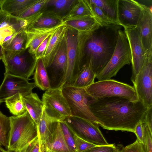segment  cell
<instances>
[{
  "label": "cell",
  "mask_w": 152,
  "mask_h": 152,
  "mask_svg": "<svg viewBox=\"0 0 152 152\" xmlns=\"http://www.w3.org/2000/svg\"><path fill=\"white\" fill-rule=\"evenodd\" d=\"M3 80L0 86V102L19 93L23 97L32 92L36 86L35 83H29L24 78L7 74H4Z\"/></svg>",
  "instance_id": "15"
},
{
  "label": "cell",
  "mask_w": 152,
  "mask_h": 152,
  "mask_svg": "<svg viewBox=\"0 0 152 152\" xmlns=\"http://www.w3.org/2000/svg\"><path fill=\"white\" fill-rule=\"evenodd\" d=\"M124 33L128 42L131 54L133 82L142 67L147 56L142 44L137 27H126Z\"/></svg>",
  "instance_id": "12"
},
{
  "label": "cell",
  "mask_w": 152,
  "mask_h": 152,
  "mask_svg": "<svg viewBox=\"0 0 152 152\" xmlns=\"http://www.w3.org/2000/svg\"><path fill=\"white\" fill-rule=\"evenodd\" d=\"M1 102H0V103H1Z\"/></svg>",
  "instance_id": "52"
},
{
  "label": "cell",
  "mask_w": 152,
  "mask_h": 152,
  "mask_svg": "<svg viewBox=\"0 0 152 152\" xmlns=\"http://www.w3.org/2000/svg\"><path fill=\"white\" fill-rule=\"evenodd\" d=\"M77 32L67 26L65 36L66 46L67 66L61 88L72 86L81 69L77 61Z\"/></svg>",
  "instance_id": "10"
},
{
  "label": "cell",
  "mask_w": 152,
  "mask_h": 152,
  "mask_svg": "<svg viewBox=\"0 0 152 152\" xmlns=\"http://www.w3.org/2000/svg\"><path fill=\"white\" fill-rule=\"evenodd\" d=\"M74 138L77 152H83L97 146L83 140L74 133Z\"/></svg>",
  "instance_id": "36"
},
{
  "label": "cell",
  "mask_w": 152,
  "mask_h": 152,
  "mask_svg": "<svg viewBox=\"0 0 152 152\" xmlns=\"http://www.w3.org/2000/svg\"><path fill=\"white\" fill-rule=\"evenodd\" d=\"M131 61V54L128 42L124 32L120 29L113 55L108 63L96 75L95 78L98 81L111 79L125 65L129 64Z\"/></svg>",
  "instance_id": "7"
},
{
  "label": "cell",
  "mask_w": 152,
  "mask_h": 152,
  "mask_svg": "<svg viewBox=\"0 0 152 152\" xmlns=\"http://www.w3.org/2000/svg\"><path fill=\"white\" fill-rule=\"evenodd\" d=\"M23 99L27 110L37 126L43 111L42 101L36 93L33 92L23 97Z\"/></svg>",
  "instance_id": "21"
},
{
  "label": "cell",
  "mask_w": 152,
  "mask_h": 152,
  "mask_svg": "<svg viewBox=\"0 0 152 152\" xmlns=\"http://www.w3.org/2000/svg\"><path fill=\"white\" fill-rule=\"evenodd\" d=\"M51 34L45 39L37 48L34 55L36 60L42 58L43 57Z\"/></svg>",
  "instance_id": "38"
},
{
  "label": "cell",
  "mask_w": 152,
  "mask_h": 152,
  "mask_svg": "<svg viewBox=\"0 0 152 152\" xmlns=\"http://www.w3.org/2000/svg\"></svg>",
  "instance_id": "53"
},
{
  "label": "cell",
  "mask_w": 152,
  "mask_h": 152,
  "mask_svg": "<svg viewBox=\"0 0 152 152\" xmlns=\"http://www.w3.org/2000/svg\"><path fill=\"white\" fill-rule=\"evenodd\" d=\"M77 0H47L44 8L50 7L51 11L62 18L70 10Z\"/></svg>",
  "instance_id": "29"
},
{
  "label": "cell",
  "mask_w": 152,
  "mask_h": 152,
  "mask_svg": "<svg viewBox=\"0 0 152 152\" xmlns=\"http://www.w3.org/2000/svg\"><path fill=\"white\" fill-rule=\"evenodd\" d=\"M0 12H1V10H0Z\"/></svg>",
  "instance_id": "51"
},
{
  "label": "cell",
  "mask_w": 152,
  "mask_h": 152,
  "mask_svg": "<svg viewBox=\"0 0 152 152\" xmlns=\"http://www.w3.org/2000/svg\"><path fill=\"white\" fill-rule=\"evenodd\" d=\"M5 67L4 74L21 77L28 80L35 70L37 61L28 48L18 51L4 49L2 59Z\"/></svg>",
  "instance_id": "6"
},
{
  "label": "cell",
  "mask_w": 152,
  "mask_h": 152,
  "mask_svg": "<svg viewBox=\"0 0 152 152\" xmlns=\"http://www.w3.org/2000/svg\"><path fill=\"white\" fill-rule=\"evenodd\" d=\"M64 121L72 132L83 140L99 146L109 144L100 130L99 126L91 121L72 116Z\"/></svg>",
  "instance_id": "9"
},
{
  "label": "cell",
  "mask_w": 152,
  "mask_h": 152,
  "mask_svg": "<svg viewBox=\"0 0 152 152\" xmlns=\"http://www.w3.org/2000/svg\"><path fill=\"white\" fill-rule=\"evenodd\" d=\"M67 26L64 23L51 35L44 56L42 58L46 68L51 63L61 44L65 37Z\"/></svg>",
  "instance_id": "19"
},
{
  "label": "cell",
  "mask_w": 152,
  "mask_h": 152,
  "mask_svg": "<svg viewBox=\"0 0 152 152\" xmlns=\"http://www.w3.org/2000/svg\"><path fill=\"white\" fill-rule=\"evenodd\" d=\"M20 152H40V144L38 138L27 146L20 150Z\"/></svg>",
  "instance_id": "43"
},
{
  "label": "cell",
  "mask_w": 152,
  "mask_h": 152,
  "mask_svg": "<svg viewBox=\"0 0 152 152\" xmlns=\"http://www.w3.org/2000/svg\"><path fill=\"white\" fill-rule=\"evenodd\" d=\"M139 100L147 108L152 107V56H147L132 82Z\"/></svg>",
  "instance_id": "11"
},
{
  "label": "cell",
  "mask_w": 152,
  "mask_h": 152,
  "mask_svg": "<svg viewBox=\"0 0 152 152\" xmlns=\"http://www.w3.org/2000/svg\"><path fill=\"white\" fill-rule=\"evenodd\" d=\"M0 152H8L7 151L5 150L1 147L0 146Z\"/></svg>",
  "instance_id": "48"
},
{
  "label": "cell",
  "mask_w": 152,
  "mask_h": 152,
  "mask_svg": "<svg viewBox=\"0 0 152 152\" xmlns=\"http://www.w3.org/2000/svg\"><path fill=\"white\" fill-rule=\"evenodd\" d=\"M90 108L103 129L134 133L138 123H144L148 109L140 101L118 97L96 99Z\"/></svg>",
  "instance_id": "1"
},
{
  "label": "cell",
  "mask_w": 152,
  "mask_h": 152,
  "mask_svg": "<svg viewBox=\"0 0 152 152\" xmlns=\"http://www.w3.org/2000/svg\"><path fill=\"white\" fill-rule=\"evenodd\" d=\"M114 144L105 145H97L83 152H114L115 149Z\"/></svg>",
  "instance_id": "41"
},
{
  "label": "cell",
  "mask_w": 152,
  "mask_h": 152,
  "mask_svg": "<svg viewBox=\"0 0 152 152\" xmlns=\"http://www.w3.org/2000/svg\"><path fill=\"white\" fill-rule=\"evenodd\" d=\"M59 123L64 140L70 152H77L74 133L65 121L59 122Z\"/></svg>",
  "instance_id": "35"
},
{
  "label": "cell",
  "mask_w": 152,
  "mask_h": 152,
  "mask_svg": "<svg viewBox=\"0 0 152 152\" xmlns=\"http://www.w3.org/2000/svg\"><path fill=\"white\" fill-rule=\"evenodd\" d=\"M66 66V46L65 37L51 63L46 68L51 88H61Z\"/></svg>",
  "instance_id": "13"
},
{
  "label": "cell",
  "mask_w": 152,
  "mask_h": 152,
  "mask_svg": "<svg viewBox=\"0 0 152 152\" xmlns=\"http://www.w3.org/2000/svg\"><path fill=\"white\" fill-rule=\"evenodd\" d=\"M62 18L51 11L43 10L39 16L28 25L25 31L32 28H49L60 25L64 23Z\"/></svg>",
  "instance_id": "20"
},
{
  "label": "cell",
  "mask_w": 152,
  "mask_h": 152,
  "mask_svg": "<svg viewBox=\"0 0 152 152\" xmlns=\"http://www.w3.org/2000/svg\"><path fill=\"white\" fill-rule=\"evenodd\" d=\"M86 1L92 12L93 18L100 26H121L118 22L112 20L107 17L98 7L90 3L87 0Z\"/></svg>",
  "instance_id": "32"
},
{
  "label": "cell",
  "mask_w": 152,
  "mask_h": 152,
  "mask_svg": "<svg viewBox=\"0 0 152 152\" xmlns=\"http://www.w3.org/2000/svg\"><path fill=\"white\" fill-rule=\"evenodd\" d=\"M35 0H4L0 5V10L8 15L17 17Z\"/></svg>",
  "instance_id": "22"
},
{
  "label": "cell",
  "mask_w": 152,
  "mask_h": 152,
  "mask_svg": "<svg viewBox=\"0 0 152 152\" xmlns=\"http://www.w3.org/2000/svg\"><path fill=\"white\" fill-rule=\"evenodd\" d=\"M47 1L35 0L29 7L16 18L19 19H26L36 15L42 10Z\"/></svg>",
  "instance_id": "34"
},
{
  "label": "cell",
  "mask_w": 152,
  "mask_h": 152,
  "mask_svg": "<svg viewBox=\"0 0 152 152\" xmlns=\"http://www.w3.org/2000/svg\"><path fill=\"white\" fill-rule=\"evenodd\" d=\"M63 24L51 28H32L26 30L27 35L26 49L28 48L29 53L34 56L40 44Z\"/></svg>",
  "instance_id": "18"
},
{
  "label": "cell",
  "mask_w": 152,
  "mask_h": 152,
  "mask_svg": "<svg viewBox=\"0 0 152 152\" xmlns=\"http://www.w3.org/2000/svg\"><path fill=\"white\" fill-rule=\"evenodd\" d=\"M7 17L8 15L7 14L1 10L0 13V25L2 23L6 21Z\"/></svg>",
  "instance_id": "45"
},
{
  "label": "cell",
  "mask_w": 152,
  "mask_h": 152,
  "mask_svg": "<svg viewBox=\"0 0 152 152\" xmlns=\"http://www.w3.org/2000/svg\"><path fill=\"white\" fill-rule=\"evenodd\" d=\"M34 79L36 86L40 89L46 91L51 88L47 72L42 58L37 60Z\"/></svg>",
  "instance_id": "26"
},
{
  "label": "cell",
  "mask_w": 152,
  "mask_h": 152,
  "mask_svg": "<svg viewBox=\"0 0 152 152\" xmlns=\"http://www.w3.org/2000/svg\"><path fill=\"white\" fill-rule=\"evenodd\" d=\"M4 56V49L2 45H0V60L2 59Z\"/></svg>",
  "instance_id": "47"
},
{
  "label": "cell",
  "mask_w": 152,
  "mask_h": 152,
  "mask_svg": "<svg viewBox=\"0 0 152 152\" xmlns=\"http://www.w3.org/2000/svg\"><path fill=\"white\" fill-rule=\"evenodd\" d=\"M120 29L119 26H100L86 42L83 51V65L91 61L96 75L102 70L110 59Z\"/></svg>",
  "instance_id": "2"
},
{
  "label": "cell",
  "mask_w": 152,
  "mask_h": 152,
  "mask_svg": "<svg viewBox=\"0 0 152 152\" xmlns=\"http://www.w3.org/2000/svg\"><path fill=\"white\" fill-rule=\"evenodd\" d=\"M40 152H70L64 140L59 122L53 123L51 135L40 146Z\"/></svg>",
  "instance_id": "17"
},
{
  "label": "cell",
  "mask_w": 152,
  "mask_h": 152,
  "mask_svg": "<svg viewBox=\"0 0 152 152\" xmlns=\"http://www.w3.org/2000/svg\"><path fill=\"white\" fill-rule=\"evenodd\" d=\"M54 121H55L47 115L43 109L41 117L37 126L40 146L51 135Z\"/></svg>",
  "instance_id": "28"
},
{
  "label": "cell",
  "mask_w": 152,
  "mask_h": 152,
  "mask_svg": "<svg viewBox=\"0 0 152 152\" xmlns=\"http://www.w3.org/2000/svg\"><path fill=\"white\" fill-rule=\"evenodd\" d=\"M145 125L142 122H140L136 126L134 133L137 137V139L143 145L144 144Z\"/></svg>",
  "instance_id": "39"
},
{
  "label": "cell",
  "mask_w": 152,
  "mask_h": 152,
  "mask_svg": "<svg viewBox=\"0 0 152 152\" xmlns=\"http://www.w3.org/2000/svg\"><path fill=\"white\" fill-rule=\"evenodd\" d=\"M146 7L134 0H118V22L124 28L136 27Z\"/></svg>",
  "instance_id": "14"
},
{
  "label": "cell",
  "mask_w": 152,
  "mask_h": 152,
  "mask_svg": "<svg viewBox=\"0 0 152 152\" xmlns=\"http://www.w3.org/2000/svg\"><path fill=\"white\" fill-rule=\"evenodd\" d=\"M141 41L148 56H152L151 8L146 6L137 26Z\"/></svg>",
  "instance_id": "16"
},
{
  "label": "cell",
  "mask_w": 152,
  "mask_h": 152,
  "mask_svg": "<svg viewBox=\"0 0 152 152\" xmlns=\"http://www.w3.org/2000/svg\"><path fill=\"white\" fill-rule=\"evenodd\" d=\"M27 35L24 30L14 33L5 41L2 45L6 51H18L26 49Z\"/></svg>",
  "instance_id": "25"
},
{
  "label": "cell",
  "mask_w": 152,
  "mask_h": 152,
  "mask_svg": "<svg viewBox=\"0 0 152 152\" xmlns=\"http://www.w3.org/2000/svg\"><path fill=\"white\" fill-rule=\"evenodd\" d=\"M87 17L93 18L91 10L86 0H78L62 19L64 22L67 20Z\"/></svg>",
  "instance_id": "24"
},
{
  "label": "cell",
  "mask_w": 152,
  "mask_h": 152,
  "mask_svg": "<svg viewBox=\"0 0 152 152\" xmlns=\"http://www.w3.org/2000/svg\"><path fill=\"white\" fill-rule=\"evenodd\" d=\"M4 0H0V5H1Z\"/></svg>",
  "instance_id": "49"
},
{
  "label": "cell",
  "mask_w": 152,
  "mask_h": 152,
  "mask_svg": "<svg viewBox=\"0 0 152 152\" xmlns=\"http://www.w3.org/2000/svg\"><path fill=\"white\" fill-rule=\"evenodd\" d=\"M143 146L145 152H152V133L146 125Z\"/></svg>",
  "instance_id": "42"
},
{
  "label": "cell",
  "mask_w": 152,
  "mask_h": 152,
  "mask_svg": "<svg viewBox=\"0 0 152 152\" xmlns=\"http://www.w3.org/2000/svg\"><path fill=\"white\" fill-rule=\"evenodd\" d=\"M61 89L68 104L71 116L87 120L101 126V124L90 108V105L96 99L88 94L85 88L68 86Z\"/></svg>",
  "instance_id": "4"
},
{
  "label": "cell",
  "mask_w": 152,
  "mask_h": 152,
  "mask_svg": "<svg viewBox=\"0 0 152 152\" xmlns=\"http://www.w3.org/2000/svg\"><path fill=\"white\" fill-rule=\"evenodd\" d=\"M10 118V129L8 152L20 150L38 138L37 127L27 111L21 115Z\"/></svg>",
  "instance_id": "3"
},
{
  "label": "cell",
  "mask_w": 152,
  "mask_h": 152,
  "mask_svg": "<svg viewBox=\"0 0 152 152\" xmlns=\"http://www.w3.org/2000/svg\"><path fill=\"white\" fill-rule=\"evenodd\" d=\"M152 107L148 108L144 124L148 128L152 133Z\"/></svg>",
  "instance_id": "44"
},
{
  "label": "cell",
  "mask_w": 152,
  "mask_h": 152,
  "mask_svg": "<svg viewBox=\"0 0 152 152\" xmlns=\"http://www.w3.org/2000/svg\"><path fill=\"white\" fill-rule=\"evenodd\" d=\"M85 89L88 94L96 100L118 97L132 102L139 101L133 86L111 79L94 82Z\"/></svg>",
  "instance_id": "5"
},
{
  "label": "cell",
  "mask_w": 152,
  "mask_h": 152,
  "mask_svg": "<svg viewBox=\"0 0 152 152\" xmlns=\"http://www.w3.org/2000/svg\"><path fill=\"white\" fill-rule=\"evenodd\" d=\"M10 129V121L8 117L0 111V146L7 149Z\"/></svg>",
  "instance_id": "33"
},
{
  "label": "cell",
  "mask_w": 152,
  "mask_h": 152,
  "mask_svg": "<svg viewBox=\"0 0 152 152\" xmlns=\"http://www.w3.org/2000/svg\"><path fill=\"white\" fill-rule=\"evenodd\" d=\"M15 31L10 26L7 25L0 28V45H2L5 39L12 36Z\"/></svg>",
  "instance_id": "37"
},
{
  "label": "cell",
  "mask_w": 152,
  "mask_h": 152,
  "mask_svg": "<svg viewBox=\"0 0 152 152\" xmlns=\"http://www.w3.org/2000/svg\"><path fill=\"white\" fill-rule=\"evenodd\" d=\"M13 152H20V150H18L13 151Z\"/></svg>",
  "instance_id": "50"
},
{
  "label": "cell",
  "mask_w": 152,
  "mask_h": 152,
  "mask_svg": "<svg viewBox=\"0 0 152 152\" xmlns=\"http://www.w3.org/2000/svg\"><path fill=\"white\" fill-rule=\"evenodd\" d=\"M116 148L114 152H124V146L121 144H118L115 145Z\"/></svg>",
  "instance_id": "46"
},
{
  "label": "cell",
  "mask_w": 152,
  "mask_h": 152,
  "mask_svg": "<svg viewBox=\"0 0 152 152\" xmlns=\"http://www.w3.org/2000/svg\"><path fill=\"white\" fill-rule=\"evenodd\" d=\"M87 0L90 3L93 4L99 8L107 17L111 20L118 22V0Z\"/></svg>",
  "instance_id": "27"
},
{
  "label": "cell",
  "mask_w": 152,
  "mask_h": 152,
  "mask_svg": "<svg viewBox=\"0 0 152 152\" xmlns=\"http://www.w3.org/2000/svg\"><path fill=\"white\" fill-rule=\"evenodd\" d=\"M124 152H145L143 145L137 139L133 143L124 147Z\"/></svg>",
  "instance_id": "40"
},
{
  "label": "cell",
  "mask_w": 152,
  "mask_h": 152,
  "mask_svg": "<svg viewBox=\"0 0 152 152\" xmlns=\"http://www.w3.org/2000/svg\"><path fill=\"white\" fill-rule=\"evenodd\" d=\"M64 23L78 33L88 31L98 24L94 18L87 17L65 21Z\"/></svg>",
  "instance_id": "30"
},
{
  "label": "cell",
  "mask_w": 152,
  "mask_h": 152,
  "mask_svg": "<svg viewBox=\"0 0 152 152\" xmlns=\"http://www.w3.org/2000/svg\"><path fill=\"white\" fill-rule=\"evenodd\" d=\"M23 96L19 93L5 99L4 102L10 112L14 116L21 115L27 111L24 104Z\"/></svg>",
  "instance_id": "31"
},
{
  "label": "cell",
  "mask_w": 152,
  "mask_h": 152,
  "mask_svg": "<svg viewBox=\"0 0 152 152\" xmlns=\"http://www.w3.org/2000/svg\"><path fill=\"white\" fill-rule=\"evenodd\" d=\"M96 76L93 70L91 61H89L83 66L72 86L86 88L94 82Z\"/></svg>",
  "instance_id": "23"
},
{
  "label": "cell",
  "mask_w": 152,
  "mask_h": 152,
  "mask_svg": "<svg viewBox=\"0 0 152 152\" xmlns=\"http://www.w3.org/2000/svg\"><path fill=\"white\" fill-rule=\"evenodd\" d=\"M42 101L45 113L54 121L61 122L71 116L68 104L61 88H50L46 91Z\"/></svg>",
  "instance_id": "8"
}]
</instances>
